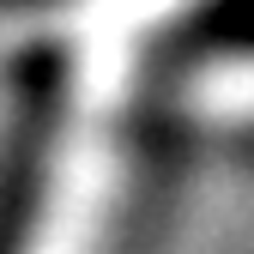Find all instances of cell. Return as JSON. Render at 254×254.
<instances>
[{"mask_svg":"<svg viewBox=\"0 0 254 254\" xmlns=\"http://www.w3.org/2000/svg\"><path fill=\"white\" fill-rule=\"evenodd\" d=\"M127 49L133 43L109 37L18 49L37 73L0 182V254H115L133 194Z\"/></svg>","mask_w":254,"mask_h":254,"instance_id":"6da1fadb","label":"cell"}]
</instances>
